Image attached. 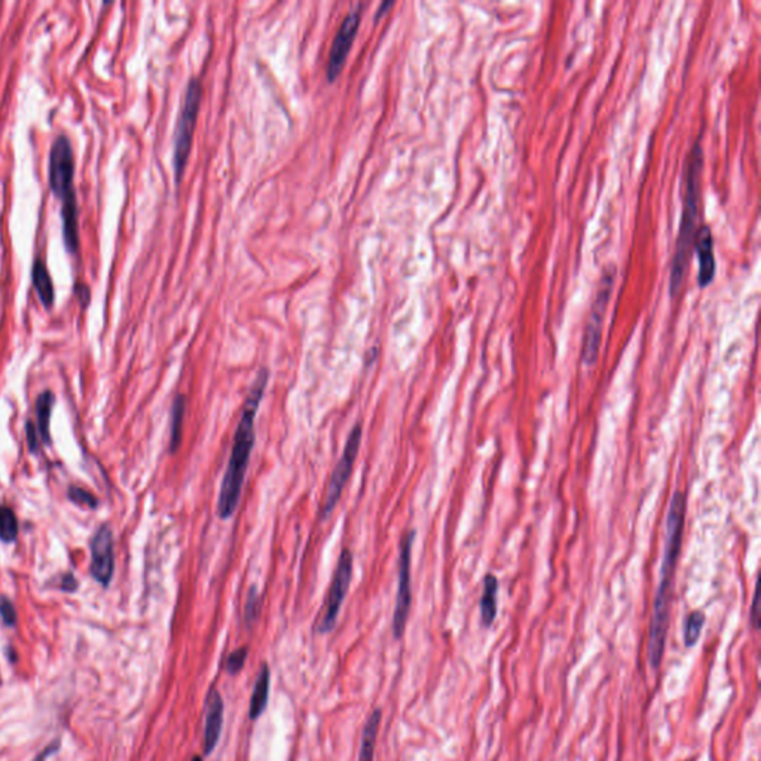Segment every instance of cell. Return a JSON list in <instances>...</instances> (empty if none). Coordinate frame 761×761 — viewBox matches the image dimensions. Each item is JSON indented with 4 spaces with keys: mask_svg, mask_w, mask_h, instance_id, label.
Masks as SVG:
<instances>
[{
    "mask_svg": "<svg viewBox=\"0 0 761 761\" xmlns=\"http://www.w3.org/2000/svg\"><path fill=\"white\" fill-rule=\"evenodd\" d=\"M48 179L51 190L61 200L63 240L69 252L75 253L79 247V216H77V192H75V155L72 143L65 134L57 136L49 150Z\"/></svg>",
    "mask_w": 761,
    "mask_h": 761,
    "instance_id": "obj_2",
    "label": "cell"
},
{
    "mask_svg": "<svg viewBox=\"0 0 761 761\" xmlns=\"http://www.w3.org/2000/svg\"><path fill=\"white\" fill-rule=\"evenodd\" d=\"M58 748H60V741H54L51 746H46V748H45L44 751H42V753L39 754V756H37V757L33 761H46V758H48L51 754L57 753Z\"/></svg>",
    "mask_w": 761,
    "mask_h": 761,
    "instance_id": "obj_28",
    "label": "cell"
},
{
    "mask_svg": "<svg viewBox=\"0 0 761 761\" xmlns=\"http://www.w3.org/2000/svg\"><path fill=\"white\" fill-rule=\"evenodd\" d=\"M91 576L103 586L108 588L115 572V549H113V534L108 525H101L94 534L91 541Z\"/></svg>",
    "mask_w": 761,
    "mask_h": 761,
    "instance_id": "obj_11",
    "label": "cell"
},
{
    "mask_svg": "<svg viewBox=\"0 0 761 761\" xmlns=\"http://www.w3.org/2000/svg\"><path fill=\"white\" fill-rule=\"evenodd\" d=\"M614 274H616V271L612 266V271H605L595 301H593L591 317H589L588 326H586V332H584L583 350H581V360L586 366H593L598 360L605 311H607V305H609L612 283H614V277H616Z\"/></svg>",
    "mask_w": 761,
    "mask_h": 761,
    "instance_id": "obj_6",
    "label": "cell"
},
{
    "mask_svg": "<svg viewBox=\"0 0 761 761\" xmlns=\"http://www.w3.org/2000/svg\"><path fill=\"white\" fill-rule=\"evenodd\" d=\"M26 433H27V443L30 451H39V443H37V435L39 433H37L36 426L32 421H27V424H26Z\"/></svg>",
    "mask_w": 761,
    "mask_h": 761,
    "instance_id": "obj_26",
    "label": "cell"
},
{
    "mask_svg": "<svg viewBox=\"0 0 761 761\" xmlns=\"http://www.w3.org/2000/svg\"><path fill=\"white\" fill-rule=\"evenodd\" d=\"M69 499H72L73 503L79 504V506H88L89 509L98 508V499L79 487L69 488Z\"/></svg>",
    "mask_w": 761,
    "mask_h": 761,
    "instance_id": "obj_23",
    "label": "cell"
},
{
    "mask_svg": "<svg viewBox=\"0 0 761 761\" xmlns=\"http://www.w3.org/2000/svg\"><path fill=\"white\" fill-rule=\"evenodd\" d=\"M390 8H393V2H388V4L387 2H384V4L381 5V8H379L378 15H376V21H378L379 18L386 14V11H388Z\"/></svg>",
    "mask_w": 761,
    "mask_h": 761,
    "instance_id": "obj_30",
    "label": "cell"
},
{
    "mask_svg": "<svg viewBox=\"0 0 761 761\" xmlns=\"http://www.w3.org/2000/svg\"><path fill=\"white\" fill-rule=\"evenodd\" d=\"M751 617H753L754 628H757V626H758V591H757V592H756V596H754L753 612H751Z\"/></svg>",
    "mask_w": 761,
    "mask_h": 761,
    "instance_id": "obj_29",
    "label": "cell"
},
{
    "mask_svg": "<svg viewBox=\"0 0 761 761\" xmlns=\"http://www.w3.org/2000/svg\"><path fill=\"white\" fill-rule=\"evenodd\" d=\"M18 537V519L13 509L0 506V540L13 543Z\"/></svg>",
    "mask_w": 761,
    "mask_h": 761,
    "instance_id": "obj_20",
    "label": "cell"
},
{
    "mask_svg": "<svg viewBox=\"0 0 761 761\" xmlns=\"http://www.w3.org/2000/svg\"><path fill=\"white\" fill-rule=\"evenodd\" d=\"M32 282L41 303L46 310H49L54 305L56 291H54L53 278L49 274L48 266L41 258L35 259L33 262Z\"/></svg>",
    "mask_w": 761,
    "mask_h": 761,
    "instance_id": "obj_14",
    "label": "cell"
},
{
    "mask_svg": "<svg viewBox=\"0 0 761 761\" xmlns=\"http://www.w3.org/2000/svg\"><path fill=\"white\" fill-rule=\"evenodd\" d=\"M54 403H56V396H54L53 391L49 390L41 393L36 400V428L45 445H51L49 424H51V416H53Z\"/></svg>",
    "mask_w": 761,
    "mask_h": 761,
    "instance_id": "obj_16",
    "label": "cell"
},
{
    "mask_svg": "<svg viewBox=\"0 0 761 761\" xmlns=\"http://www.w3.org/2000/svg\"><path fill=\"white\" fill-rule=\"evenodd\" d=\"M362 426L357 424L353 430H351L348 439H346L345 447H344L343 456L339 458L334 473H332L331 480H329V487H327L326 499L323 503L322 519H326L334 512L339 499L343 496L344 488L348 484L353 468H355V458L359 454L360 442H362Z\"/></svg>",
    "mask_w": 761,
    "mask_h": 761,
    "instance_id": "obj_7",
    "label": "cell"
},
{
    "mask_svg": "<svg viewBox=\"0 0 761 761\" xmlns=\"http://www.w3.org/2000/svg\"><path fill=\"white\" fill-rule=\"evenodd\" d=\"M185 412L186 397L181 395L178 396L174 399L173 407H171V428H170V449H171V452L178 451V447H180Z\"/></svg>",
    "mask_w": 761,
    "mask_h": 761,
    "instance_id": "obj_19",
    "label": "cell"
},
{
    "mask_svg": "<svg viewBox=\"0 0 761 761\" xmlns=\"http://www.w3.org/2000/svg\"><path fill=\"white\" fill-rule=\"evenodd\" d=\"M0 616L6 626H14L16 623L15 607L6 596H0Z\"/></svg>",
    "mask_w": 761,
    "mask_h": 761,
    "instance_id": "obj_24",
    "label": "cell"
},
{
    "mask_svg": "<svg viewBox=\"0 0 761 761\" xmlns=\"http://www.w3.org/2000/svg\"><path fill=\"white\" fill-rule=\"evenodd\" d=\"M202 87L198 79H192L186 88L185 100L179 115L178 127L174 134L173 166L176 180L180 181L190 159L195 125L201 106Z\"/></svg>",
    "mask_w": 761,
    "mask_h": 761,
    "instance_id": "obj_5",
    "label": "cell"
},
{
    "mask_svg": "<svg viewBox=\"0 0 761 761\" xmlns=\"http://www.w3.org/2000/svg\"><path fill=\"white\" fill-rule=\"evenodd\" d=\"M353 562H355L353 553L348 549H344L334 570V581H332L324 612L319 623L320 633L331 632L336 624V619H338L344 600L350 589L351 579H353Z\"/></svg>",
    "mask_w": 761,
    "mask_h": 761,
    "instance_id": "obj_8",
    "label": "cell"
},
{
    "mask_svg": "<svg viewBox=\"0 0 761 761\" xmlns=\"http://www.w3.org/2000/svg\"><path fill=\"white\" fill-rule=\"evenodd\" d=\"M270 668H268V664L263 663L262 668L259 671L258 678H256L253 694H252V701H250V718L252 720L261 717L265 711L268 696H270Z\"/></svg>",
    "mask_w": 761,
    "mask_h": 761,
    "instance_id": "obj_15",
    "label": "cell"
},
{
    "mask_svg": "<svg viewBox=\"0 0 761 761\" xmlns=\"http://www.w3.org/2000/svg\"><path fill=\"white\" fill-rule=\"evenodd\" d=\"M704 624H705V614L702 612H693L687 617L684 628V643L687 647H693L699 641Z\"/></svg>",
    "mask_w": 761,
    "mask_h": 761,
    "instance_id": "obj_21",
    "label": "cell"
},
{
    "mask_svg": "<svg viewBox=\"0 0 761 761\" xmlns=\"http://www.w3.org/2000/svg\"><path fill=\"white\" fill-rule=\"evenodd\" d=\"M677 571V565L662 562L661 583L657 588L654 601H653L652 623H650L649 653L650 666L657 671L663 659L664 644L668 635L669 614H671V600H673L674 576Z\"/></svg>",
    "mask_w": 761,
    "mask_h": 761,
    "instance_id": "obj_4",
    "label": "cell"
},
{
    "mask_svg": "<svg viewBox=\"0 0 761 761\" xmlns=\"http://www.w3.org/2000/svg\"><path fill=\"white\" fill-rule=\"evenodd\" d=\"M247 647H240L235 652L231 653L228 659H226V671L230 674H238L244 668V663L247 661Z\"/></svg>",
    "mask_w": 761,
    "mask_h": 761,
    "instance_id": "obj_22",
    "label": "cell"
},
{
    "mask_svg": "<svg viewBox=\"0 0 761 761\" xmlns=\"http://www.w3.org/2000/svg\"><path fill=\"white\" fill-rule=\"evenodd\" d=\"M379 725H381V709H375L367 718L363 727L362 746H360L359 761H374L375 746L378 737Z\"/></svg>",
    "mask_w": 761,
    "mask_h": 761,
    "instance_id": "obj_17",
    "label": "cell"
},
{
    "mask_svg": "<svg viewBox=\"0 0 761 761\" xmlns=\"http://www.w3.org/2000/svg\"><path fill=\"white\" fill-rule=\"evenodd\" d=\"M192 761H202V760H201V757H198V756H197V757L192 758Z\"/></svg>",
    "mask_w": 761,
    "mask_h": 761,
    "instance_id": "obj_31",
    "label": "cell"
},
{
    "mask_svg": "<svg viewBox=\"0 0 761 761\" xmlns=\"http://www.w3.org/2000/svg\"><path fill=\"white\" fill-rule=\"evenodd\" d=\"M259 610H261V601H259L258 592L252 589L250 591L249 596H247V602H246V609H244V612H246V621L253 622L256 617H258Z\"/></svg>",
    "mask_w": 761,
    "mask_h": 761,
    "instance_id": "obj_25",
    "label": "cell"
},
{
    "mask_svg": "<svg viewBox=\"0 0 761 761\" xmlns=\"http://www.w3.org/2000/svg\"><path fill=\"white\" fill-rule=\"evenodd\" d=\"M416 532L409 531L403 537L399 553V589L396 598L395 614H393V632L396 638H402L406 628L409 610H411V560L412 546H414Z\"/></svg>",
    "mask_w": 761,
    "mask_h": 761,
    "instance_id": "obj_9",
    "label": "cell"
},
{
    "mask_svg": "<svg viewBox=\"0 0 761 761\" xmlns=\"http://www.w3.org/2000/svg\"><path fill=\"white\" fill-rule=\"evenodd\" d=\"M268 379H270V372L261 369L250 387L246 402L242 406V416L235 430L230 461L226 466L225 476L221 480V492H219L218 515L223 520L230 519L231 516L234 515L238 501L242 497V484L246 479L250 457H252L254 439H256L254 419L262 403Z\"/></svg>",
    "mask_w": 761,
    "mask_h": 761,
    "instance_id": "obj_1",
    "label": "cell"
},
{
    "mask_svg": "<svg viewBox=\"0 0 761 761\" xmlns=\"http://www.w3.org/2000/svg\"><path fill=\"white\" fill-rule=\"evenodd\" d=\"M497 595H499V581L496 576L488 574L485 577L484 595L480 600V614L485 626H491L497 617Z\"/></svg>",
    "mask_w": 761,
    "mask_h": 761,
    "instance_id": "obj_18",
    "label": "cell"
},
{
    "mask_svg": "<svg viewBox=\"0 0 761 761\" xmlns=\"http://www.w3.org/2000/svg\"><path fill=\"white\" fill-rule=\"evenodd\" d=\"M360 18H362V5H357L355 9L350 11V14L345 16V20L343 21V25H341L336 36H334L326 67L329 81H334L339 77V73L343 72L351 45L355 42V35L359 32Z\"/></svg>",
    "mask_w": 761,
    "mask_h": 761,
    "instance_id": "obj_10",
    "label": "cell"
},
{
    "mask_svg": "<svg viewBox=\"0 0 761 761\" xmlns=\"http://www.w3.org/2000/svg\"><path fill=\"white\" fill-rule=\"evenodd\" d=\"M61 591H65V592H75L77 589V581L72 574H66L63 579H61L60 583Z\"/></svg>",
    "mask_w": 761,
    "mask_h": 761,
    "instance_id": "obj_27",
    "label": "cell"
},
{
    "mask_svg": "<svg viewBox=\"0 0 761 761\" xmlns=\"http://www.w3.org/2000/svg\"><path fill=\"white\" fill-rule=\"evenodd\" d=\"M704 166V150L699 141L693 146L687 166H685V195L683 216H681L680 232H678L677 250L673 261L671 271V294L680 292L683 278H684L690 252H692L694 234H696L697 210L701 198V173Z\"/></svg>",
    "mask_w": 761,
    "mask_h": 761,
    "instance_id": "obj_3",
    "label": "cell"
},
{
    "mask_svg": "<svg viewBox=\"0 0 761 761\" xmlns=\"http://www.w3.org/2000/svg\"><path fill=\"white\" fill-rule=\"evenodd\" d=\"M693 247L696 249L699 270H697V282L699 286L706 287L715 277V256H714V238L711 228L702 225L696 230Z\"/></svg>",
    "mask_w": 761,
    "mask_h": 761,
    "instance_id": "obj_12",
    "label": "cell"
},
{
    "mask_svg": "<svg viewBox=\"0 0 761 761\" xmlns=\"http://www.w3.org/2000/svg\"><path fill=\"white\" fill-rule=\"evenodd\" d=\"M223 711H225V705L218 690H210L207 694L206 727H204V751L207 756L213 753L218 746L221 725H223Z\"/></svg>",
    "mask_w": 761,
    "mask_h": 761,
    "instance_id": "obj_13",
    "label": "cell"
}]
</instances>
